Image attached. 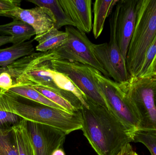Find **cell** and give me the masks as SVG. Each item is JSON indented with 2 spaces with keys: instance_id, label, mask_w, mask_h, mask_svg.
<instances>
[{
  "instance_id": "obj_1",
  "label": "cell",
  "mask_w": 156,
  "mask_h": 155,
  "mask_svg": "<svg viewBox=\"0 0 156 155\" xmlns=\"http://www.w3.org/2000/svg\"><path fill=\"white\" fill-rule=\"evenodd\" d=\"M88 108L80 110L82 128L98 155H118L122 147L133 142L134 133L110 110L87 99Z\"/></svg>"
},
{
  "instance_id": "obj_2",
  "label": "cell",
  "mask_w": 156,
  "mask_h": 155,
  "mask_svg": "<svg viewBox=\"0 0 156 155\" xmlns=\"http://www.w3.org/2000/svg\"><path fill=\"white\" fill-rule=\"evenodd\" d=\"M35 103H23L19 101L18 97L8 92H0V103L3 109L23 120L55 127L67 135L81 129L80 111L71 113L65 110Z\"/></svg>"
},
{
  "instance_id": "obj_3",
  "label": "cell",
  "mask_w": 156,
  "mask_h": 155,
  "mask_svg": "<svg viewBox=\"0 0 156 155\" xmlns=\"http://www.w3.org/2000/svg\"><path fill=\"white\" fill-rule=\"evenodd\" d=\"M53 56L49 52H34L24 56L8 66L7 72L13 81V85L40 86L51 89L64 96L78 110L82 105L75 95L60 90L52 76L51 60Z\"/></svg>"
},
{
  "instance_id": "obj_4",
  "label": "cell",
  "mask_w": 156,
  "mask_h": 155,
  "mask_svg": "<svg viewBox=\"0 0 156 155\" xmlns=\"http://www.w3.org/2000/svg\"><path fill=\"white\" fill-rule=\"evenodd\" d=\"M118 84L138 119L137 130L156 132V74Z\"/></svg>"
},
{
  "instance_id": "obj_5",
  "label": "cell",
  "mask_w": 156,
  "mask_h": 155,
  "mask_svg": "<svg viewBox=\"0 0 156 155\" xmlns=\"http://www.w3.org/2000/svg\"><path fill=\"white\" fill-rule=\"evenodd\" d=\"M156 35V0H139L135 28L126 59L131 77L135 76Z\"/></svg>"
},
{
  "instance_id": "obj_6",
  "label": "cell",
  "mask_w": 156,
  "mask_h": 155,
  "mask_svg": "<svg viewBox=\"0 0 156 155\" xmlns=\"http://www.w3.org/2000/svg\"><path fill=\"white\" fill-rule=\"evenodd\" d=\"M117 12L115 8L110 19V38L109 42L95 44L91 43L90 49L94 55L103 68L115 82L120 83L131 77L126 60L122 55L117 44L116 23Z\"/></svg>"
},
{
  "instance_id": "obj_7",
  "label": "cell",
  "mask_w": 156,
  "mask_h": 155,
  "mask_svg": "<svg viewBox=\"0 0 156 155\" xmlns=\"http://www.w3.org/2000/svg\"><path fill=\"white\" fill-rule=\"evenodd\" d=\"M94 79L106 102L108 109L132 132L137 131L138 120L118 83L91 67Z\"/></svg>"
},
{
  "instance_id": "obj_8",
  "label": "cell",
  "mask_w": 156,
  "mask_h": 155,
  "mask_svg": "<svg viewBox=\"0 0 156 155\" xmlns=\"http://www.w3.org/2000/svg\"><path fill=\"white\" fill-rule=\"evenodd\" d=\"M65 32L67 33L66 42L60 47L49 51L54 60L76 62L91 66L100 71L104 76L109 75L94 55L90 49L91 42L85 33L74 26H67Z\"/></svg>"
},
{
  "instance_id": "obj_9",
  "label": "cell",
  "mask_w": 156,
  "mask_h": 155,
  "mask_svg": "<svg viewBox=\"0 0 156 155\" xmlns=\"http://www.w3.org/2000/svg\"><path fill=\"white\" fill-rule=\"evenodd\" d=\"M53 69L64 74L85 95L87 99L108 108L107 104L93 76L91 66L76 62L51 60Z\"/></svg>"
},
{
  "instance_id": "obj_10",
  "label": "cell",
  "mask_w": 156,
  "mask_h": 155,
  "mask_svg": "<svg viewBox=\"0 0 156 155\" xmlns=\"http://www.w3.org/2000/svg\"><path fill=\"white\" fill-rule=\"evenodd\" d=\"M27 128L35 155H52L63 147L67 135L57 128L29 121Z\"/></svg>"
},
{
  "instance_id": "obj_11",
  "label": "cell",
  "mask_w": 156,
  "mask_h": 155,
  "mask_svg": "<svg viewBox=\"0 0 156 155\" xmlns=\"http://www.w3.org/2000/svg\"><path fill=\"white\" fill-rule=\"evenodd\" d=\"M138 2L139 0H119L115 5L117 12L116 40L125 60L135 28Z\"/></svg>"
},
{
  "instance_id": "obj_12",
  "label": "cell",
  "mask_w": 156,
  "mask_h": 155,
  "mask_svg": "<svg viewBox=\"0 0 156 155\" xmlns=\"http://www.w3.org/2000/svg\"><path fill=\"white\" fill-rule=\"evenodd\" d=\"M2 16L12 17L26 23L32 26L37 38L55 27L51 13L47 8L37 6L34 8L24 9L17 7L5 13Z\"/></svg>"
},
{
  "instance_id": "obj_13",
  "label": "cell",
  "mask_w": 156,
  "mask_h": 155,
  "mask_svg": "<svg viewBox=\"0 0 156 155\" xmlns=\"http://www.w3.org/2000/svg\"><path fill=\"white\" fill-rule=\"evenodd\" d=\"M67 15L78 30L89 33L92 29L91 0H58Z\"/></svg>"
},
{
  "instance_id": "obj_14",
  "label": "cell",
  "mask_w": 156,
  "mask_h": 155,
  "mask_svg": "<svg viewBox=\"0 0 156 155\" xmlns=\"http://www.w3.org/2000/svg\"><path fill=\"white\" fill-rule=\"evenodd\" d=\"M0 35L11 36V43L16 45L29 41L36 33L34 28L26 23L14 19L9 23L0 25Z\"/></svg>"
},
{
  "instance_id": "obj_15",
  "label": "cell",
  "mask_w": 156,
  "mask_h": 155,
  "mask_svg": "<svg viewBox=\"0 0 156 155\" xmlns=\"http://www.w3.org/2000/svg\"><path fill=\"white\" fill-rule=\"evenodd\" d=\"M119 0H96L93 4V33L95 39L101 35L103 31L106 18L112 14L114 7Z\"/></svg>"
},
{
  "instance_id": "obj_16",
  "label": "cell",
  "mask_w": 156,
  "mask_h": 155,
  "mask_svg": "<svg viewBox=\"0 0 156 155\" xmlns=\"http://www.w3.org/2000/svg\"><path fill=\"white\" fill-rule=\"evenodd\" d=\"M33 41L30 40L0 49V67H7L18 59L35 52Z\"/></svg>"
},
{
  "instance_id": "obj_17",
  "label": "cell",
  "mask_w": 156,
  "mask_h": 155,
  "mask_svg": "<svg viewBox=\"0 0 156 155\" xmlns=\"http://www.w3.org/2000/svg\"><path fill=\"white\" fill-rule=\"evenodd\" d=\"M39 7L47 8L51 13L55 27L58 30L64 26H75V24L68 16L58 0H28Z\"/></svg>"
},
{
  "instance_id": "obj_18",
  "label": "cell",
  "mask_w": 156,
  "mask_h": 155,
  "mask_svg": "<svg viewBox=\"0 0 156 155\" xmlns=\"http://www.w3.org/2000/svg\"><path fill=\"white\" fill-rule=\"evenodd\" d=\"M68 39L66 32L59 31L55 27L45 33L34 40L38 42L36 47L37 51L41 52H47L63 45Z\"/></svg>"
},
{
  "instance_id": "obj_19",
  "label": "cell",
  "mask_w": 156,
  "mask_h": 155,
  "mask_svg": "<svg viewBox=\"0 0 156 155\" xmlns=\"http://www.w3.org/2000/svg\"><path fill=\"white\" fill-rule=\"evenodd\" d=\"M12 132L18 155H35L27 128V121L23 119L13 126Z\"/></svg>"
},
{
  "instance_id": "obj_20",
  "label": "cell",
  "mask_w": 156,
  "mask_h": 155,
  "mask_svg": "<svg viewBox=\"0 0 156 155\" xmlns=\"http://www.w3.org/2000/svg\"><path fill=\"white\" fill-rule=\"evenodd\" d=\"M7 92L16 97L20 96L37 103L63 110L60 106L48 100L42 94L34 89L32 86L13 85L12 87Z\"/></svg>"
},
{
  "instance_id": "obj_21",
  "label": "cell",
  "mask_w": 156,
  "mask_h": 155,
  "mask_svg": "<svg viewBox=\"0 0 156 155\" xmlns=\"http://www.w3.org/2000/svg\"><path fill=\"white\" fill-rule=\"evenodd\" d=\"M51 73L53 80L59 89L73 94L79 99L83 106L85 108H88L87 99L85 95L74 84L68 76L55 71L53 68Z\"/></svg>"
},
{
  "instance_id": "obj_22",
  "label": "cell",
  "mask_w": 156,
  "mask_h": 155,
  "mask_svg": "<svg viewBox=\"0 0 156 155\" xmlns=\"http://www.w3.org/2000/svg\"><path fill=\"white\" fill-rule=\"evenodd\" d=\"M32 86L34 89L42 94L45 97L60 106L65 111L71 113H74L79 112V110L76 108L68 100L56 92L49 88L40 86L35 85Z\"/></svg>"
},
{
  "instance_id": "obj_23",
  "label": "cell",
  "mask_w": 156,
  "mask_h": 155,
  "mask_svg": "<svg viewBox=\"0 0 156 155\" xmlns=\"http://www.w3.org/2000/svg\"><path fill=\"white\" fill-rule=\"evenodd\" d=\"M0 155H18L12 132V127H0Z\"/></svg>"
},
{
  "instance_id": "obj_24",
  "label": "cell",
  "mask_w": 156,
  "mask_h": 155,
  "mask_svg": "<svg viewBox=\"0 0 156 155\" xmlns=\"http://www.w3.org/2000/svg\"><path fill=\"white\" fill-rule=\"evenodd\" d=\"M133 143L143 144L151 155H156V132L137 130L134 133Z\"/></svg>"
},
{
  "instance_id": "obj_25",
  "label": "cell",
  "mask_w": 156,
  "mask_h": 155,
  "mask_svg": "<svg viewBox=\"0 0 156 155\" xmlns=\"http://www.w3.org/2000/svg\"><path fill=\"white\" fill-rule=\"evenodd\" d=\"M156 55V35L150 47L148 48L144 60L135 77H145L148 75L152 63Z\"/></svg>"
},
{
  "instance_id": "obj_26",
  "label": "cell",
  "mask_w": 156,
  "mask_h": 155,
  "mask_svg": "<svg viewBox=\"0 0 156 155\" xmlns=\"http://www.w3.org/2000/svg\"><path fill=\"white\" fill-rule=\"evenodd\" d=\"M22 120L18 116L5 111L0 103V127L11 128L19 123Z\"/></svg>"
},
{
  "instance_id": "obj_27",
  "label": "cell",
  "mask_w": 156,
  "mask_h": 155,
  "mask_svg": "<svg viewBox=\"0 0 156 155\" xmlns=\"http://www.w3.org/2000/svg\"><path fill=\"white\" fill-rule=\"evenodd\" d=\"M13 85V81L11 75L7 71L0 74V92L4 93L8 92Z\"/></svg>"
},
{
  "instance_id": "obj_28",
  "label": "cell",
  "mask_w": 156,
  "mask_h": 155,
  "mask_svg": "<svg viewBox=\"0 0 156 155\" xmlns=\"http://www.w3.org/2000/svg\"><path fill=\"white\" fill-rule=\"evenodd\" d=\"M20 0H0V15L5 13L13 10L17 7H20Z\"/></svg>"
},
{
  "instance_id": "obj_29",
  "label": "cell",
  "mask_w": 156,
  "mask_h": 155,
  "mask_svg": "<svg viewBox=\"0 0 156 155\" xmlns=\"http://www.w3.org/2000/svg\"><path fill=\"white\" fill-rule=\"evenodd\" d=\"M118 155H138L133 150L131 143L125 145L122 148Z\"/></svg>"
},
{
  "instance_id": "obj_30",
  "label": "cell",
  "mask_w": 156,
  "mask_h": 155,
  "mask_svg": "<svg viewBox=\"0 0 156 155\" xmlns=\"http://www.w3.org/2000/svg\"><path fill=\"white\" fill-rule=\"evenodd\" d=\"M12 37L8 35H0V46L11 42Z\"/></svg>"
},
{
  "instance_id": "obj_31",
  "label": "cell",
  "mask_w": 156,
  "mask_h": 155,
  "mask_svg": "<svg viewBox=\"0 0 156 155\" xmlns=\"http://www.w3.org/2000/svg\"><path fill=\"white\" fill-rule=\"evenodd\" d=\"M155 74H156V55L152 63V66L149 70V73L147 76Z\"/></svg>"
},
{
  "instance_id": "obj_32",
  "label": "cell",
  "mask_w": 156,
  "mask_h": 155,
  "mask_svg": "<svg viewBox=\"0 0 156 155\" xmlns=\"http://www.w3.org/2000/svg\"><path fill=\"white\" fill-rule=\"evenodd\" d=\"M52 155H66V154L64 149L61 147L55 150L52 154Z\"/></svg>"
},
{
  "instance_id": "obj_33",
  "label": "cell",
  "mask_w": 156,
  "mask_h": 155,
  "mask_svg": "<svg viewBox=\"0 0 156 155\" xmlns=\"http://www.w3.org/2000/svg\"><path fill=\"white\" fill-rule=\"evenodd\" d=\"M7 71V68L6 67H0V74L3 72Z\"/></svg>"
}]
</instances>
